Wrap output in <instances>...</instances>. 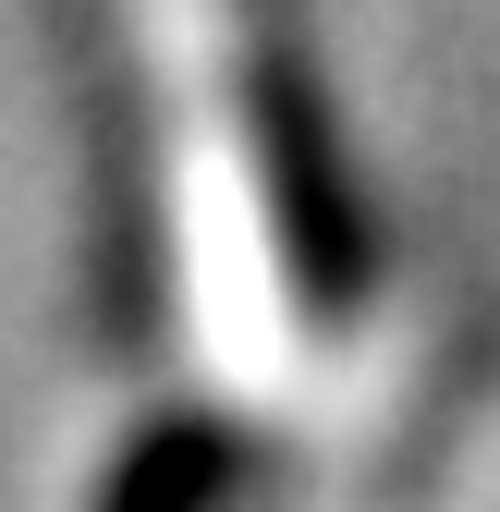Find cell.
<instances>
[{
    "label": "cell",
    "mask_w": 500,
    "mask_h": 512,
    "mask_svg": "<svg viewBox=\"0 0 500 512\" xmlns=\"http://www.w3.org/2000/svg\"><path fill=\"white\" fill-rule=\"evenodd\" d=\"M135 13L159 61L171 293L196 330V366L232 403H293L366 317V244L330 196L318 122H305L257 0H135Z\"/></svg>",
    "instance_id": "cell-1"
}]
</instances>
